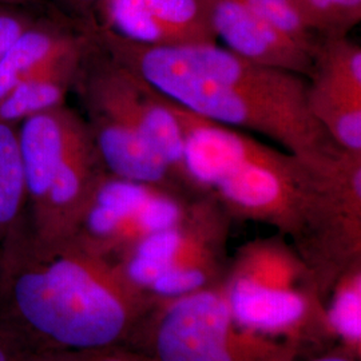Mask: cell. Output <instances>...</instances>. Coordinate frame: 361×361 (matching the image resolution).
<instances>
[{
	"label": "cell",
	"instance_id": "obj_13",
	"mask_svg": "<svg viewBox=\"0 0 361 361\" xmlns=\"http://www.w3.org/2000/svg\"><path fill=\"white\" fill-rule=\"evenodd\" d=\"M85 23L74 20L52 7L6 51L1 52L0 102L42 62L80 38Z\"/></svg>",
	"mask_w": 361,
	"mask_h": 361
},
{
	"label": "cell",
	"instance_id": "obj_11",
	"mask_svg": "<svg viewBox=\"0 0 361 361\" xmlns=\"http://www.w3.org/2000/svg\"><path fill=\"white\" fill-rule=\"evenodd\" d=\"M225 293L233 319L243 329L267 337H292L310 319L312 300L301 286L268 284L231 274Z\"/></svg>",
	"mask_w": 361,
	"mask_h": 361
},
{
	"label": "cell",
	"instance_id": "obj_23",
	"mask_svg": "<svg viewBox=\"0 0 361 361\" xmlns=\"http://www.w3.org/2000/svg\"><path fill=\"white\" fill-rule=\"evenodd\" d=\"M3 4L18 6V7H27V8H37V10H47L51 8L52 4L49 0H0Z\"/></svg>",
	"mask_w": 361,
	"mask_h": 361
},
{
	"label": "cell",
	"instance_id": "obj_6",
	"mask_svg": "<svg viewBox=\"0 0 361 361\" xmlns=\"http://www.w3.org/2000/svg\"><path fill=\"white\" fill-rule=\"evenodd\" d=\"M279 350L238 326L217 286L166 300L155 331L157 361H265Z\"/></svg>",
	"mask_w": 361,
	"mask_h": 361
},
{
	"label": "cell",
	"instance_id": "obj_20",
	"mask_svg": "<svg viewBox=\"0 0 361 361\" xmlns=\"http://www.w3.org/2000/svg\"><path fill=\"white\" fill-rule=\"evenodd\" d=\"M52 6L74 20H94V8L99 0H49Z\"/></svg>",
	"mask_w": 361,
	"mask_h": 361
},
{
	"label": "cell",
	"instance_id": "obj_4",
	"mask_svg": "<svg viewBox=\"0 0 361 361\" xmlns=\"http://www.w3.org/2000/svg\"><path fill=\"white\" fill-rule=\"evenodd\" d=\"M231 216L210 194L193 198L178 224L146 237L116 261L131 284L165 301L210 286L217 279Z\"/></svg>",
	"mask_w": 361,
	"mask_h": 361
},
{
	"label": "cell",
	"instance_id": "obj_12",
	"mask_svg": "<svg viewBox=\"0 0 361 361\" xmlns=\"http://www.w3.org/2000/svg\"><path fill=\"white\" fill-rule=\"evenodd\" d=\"M87 22L80 38L42 62L0 102V121L20 123L66 104L87 42Z\"/></svg>",
	"mask_w": 361,
	"mask_h": 361
},
{
	"label": "cell",
	"instance_id": "obj_21",
	"mask_svg": "<svg viewBox=\"0 0 361 361\" xmlns=\"http://www.w3.org/2000/svg\"><path fill=\"white\" fill-rule=\"evenodd\" d=\"M89 353L35 349V350H28L18 361H83L87 357Z\"/></svg>",
	"mask_w": 361,
	"mask_h": 361
},
{
	"label": "cell",
	"instance_id": "obj_8",
	"mask_svg": "<svg viewBox=\"0 0 361 361\" xmlns=\"http://www.w3.org/2000/svg\"><path fill=\"white\" fill-rule=\"evenodd\" d=\"M109 174L85 119L78 113L46 201L37 214L27 217L39 244L55 245L75 237L94 195Z\"/></svg>",
	"mask_w": 361,
	"mask_h": 361
},
{
	"label": "cell",
	"instance_id": "obj_19",
	"mask_svg": "<svg viewBox=\"0 0 361 361\" xmlns=\"http://www.w3.org/2000/svg\"><path fill=\"white\" fill-rule=\"evenodd\" d=\"M28 350H34L0 320V361H18Z\"/></svg>",
	"mask_w": 361,
	"mask_h": 361
},
{
	"label": "cell",
	"instance_id": "obj_22",
	"mask_svg": "<svg viewBox=\"0 0 361 361\" xmlns=\"http://www.w3.org/2000/svg\"><path fill=\"white\" fill-rule=\"evenodd\" d=\"M83 361H150L146 360L142 356L126 352L118 347L104 349L98 352H91Z\"/></svg>",
	"mask_w": 361,
	"mask_h": 361
},
{
	"label": "cell",
	"instance_id": "obj_15",
	"mask_svg": "<svg viewBox=\"0 0 361 361\" xmlns=\"http://www.w3.org/2000/svg\"><path fill=\"white\" fill-rule=\"evenodd\" d=\"M27 192L19 123L0 121V243L26 216Z\"/></svg>",
	"mask_w": 361,
	"mask_h": 361
},
{
	"label": "cell",
	"instance_id": "obj_10",
	"mask_svg": "<svg viewBox=\"0 0 361 361\" xmlns=\"http://www.w3.org/2000/svg\"><path fill=\"white\" fill-rule=\"evenodd\" d=\"M213 30L225 47L259 65L310 79L313 54L255 13L244 0H207Z\"/></svg>",
	"mask_w": 361,
	"mask_h": 361
},
{
	"label": "cell",
	"instance_id": "obj_2",
	"mask_svg": "<svg viewBox=\"0 0 361 361\" xmlns=\"http://www.w3.org/2000/svg\"><path fill=\"white\" fill-rule=\"evenodd\" d=\"M91 27L116 61L197 116L264 135L316 165L343 154L310 113L308 78L252 62L217 43L157 47L97 22Z\"/></svg>",
	"mask_w": 361,
	"mask_h": 361
},
{
	"label": "cell",
	"instance_id": "obj_7",
	"mask_svg": "<svg viewBox=\"0 0 361 361\" xmlns=\"http://www.w3.org/2000/svg\"><path fill=\"white\" fill-rule=\"evenodd\" d=\"M193 198L109 174L75 237L116 259L146 237L178 224Z\"/></svg>",
	"mask_w": 361,
	"mask_h": 361
},
{
	"label": "cell",
	"instance_id": "obj_1",
	"mask_svg": "<svg viewBox=\"0 0 361 361\" xmlns=\"http://www.w3.org/2000/svg\"><path fill=\"white\" fill-rule=\"evenodd\" d=\"M147 297L116 258L78 237L39 244L27 216L0 243V320L34 350L119 347L142 317Z\"/></svg>",
	"mask_w": 361,
	"mask_h": 361
},
{
	"label": "cell",
	"instance_id": "obj_16",
	"mask_svg": "<svg viewBox=\"0 0 361 361\" xmlns=\"http://www.w3.org/2000/svg\"><path fill=\"white\" fill-rule=\"evenodd\" d=\"M335 293L325 314V323L348 348L360 353L361 273L360 261L343 269Z\"/></svg>",
	"mask_w": 361,
	"mask_h": 361
},
{
	"label": "cell",
	"instance_id": "obj_14",
	"mask_svg": "<svg viewBox=\"0 0 361 361\" xmlns=\"http://www.w3.org/2000/svg\"><path fill=\"white\" fill-rule=\"evenodd\" d=\"M310 113L344 152L361 153V91L322 77H310Z\"/></svg>",
	"mask_w": 361,
	"mask_h": 361
},
{
	"label": "cell",
	"instance_id": "obj_17",
	"mask_svg": "<svg viewBox=\"0 0 361 361\" xmlns=\"http://www.w3.org/2000/svg\"><path fill=\"white\" fill-rule=\"evenodd\" d=\"M317 39L347 37L360 23L361 0H292Z\"/></svg>",
	"mask_w": 361,
	"mask_h": 361
},
{
	"label": "cell",
	"instance_id": "obj_18",
	"mask_svg": "<svg viewBox=\"0 0 361 361\" xmlns=\"http://www.w3.org/2000/svg\"><path fill=\"white\" fill-rule=\"evenodd\" d=\"M246 4L286 37L314 54L319 39L301 19L292 0H244Z\"/></svg>",
	"mask_w": 361,
	"mask_h": 361
},
{
	"label": "cell",
	"instance_id": "obj_3",
	"mask_svg": "<svg viewBox=\"0 0 361 361\" xmlns=\"http://www.w3.org/2000/svg\"><path fill=\"white\" fill-rule=\"evenodd\" d=\"M180 126L185 164L194 185L232 217L276 226L296 241L310 237L323 213L336 158L316 165L245 131L197 116L166 98Z\"/></svg>",
	"mask_w": 361,
	"mask_h": 361
},
{
	"label": "cell",
	"instance_id": "obj_9",
	"mask_svg": "<svg viewBox=\"0 0 361 361\" xmlns=\"http://www.w3.org/2000/svg\"><path fill=\"white\" fill-rule=\"evenodd\" d=\"M94 20L147 46L217 43L207 0H99Z\"/></svg>",
	"mask_w": 361,
	"mask_h": 361
},
{
	"label": "cell",
	"instance_id": "obj_5",
	"mask_svg": "<svg viewBox=\"0 0 361 361\" xmlns=\"http://www.w3.org/2000/svg\"><path fill=\"white\" fill-rule=\"evenodd\" d=\"M91 25L92 20L87 22V42L73 92L107 171L186 197L201 195L185 186L143 140L119 90L116 62L98 43Z\"/></svg>",
	"mask_w": 361,
	"mask_h": 361
},
{
	"label": "cell",
	"instance_id": "obj_24",
	"mask_svg": "<svg viewBox=\"0 0 361 361\" xmlns=\"http://www.w3.org/2000/svg\"><path fill=\"white\" fill-rule=\"evenodd\" d=\"M312 361H353L347 356H338V355H331V356H323L319 359H314Z\"/></svg>",
	"mask_w": 361,
	"mask_h": 361
}]
</instances>
